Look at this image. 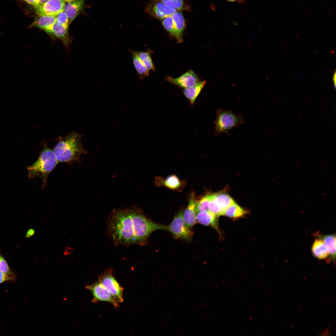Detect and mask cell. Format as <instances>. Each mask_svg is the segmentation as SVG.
I'll list each match as a JSON object with an SVG mask.
<instances>
[{
	"label": "cell",
	"mask_w": 336,
	"mask_h": 336,
	"mask_svg": "<svg viewBox=\"0 0 336 336\" xmlns=\"http://www.w3.org/2000/svg\"><path fill=\"white\" fill-rule=\"evenodd\" d=\"M105 233L115 245H145L151 234L158 230L166 231V226L148 218L142 208L134 205L114 209L106 223Z\"/></svg>",
	"instance_id": "cell-1"
},
{
	"label": "cell",
	"mask_w": 336,
	"mask_h": 336,
	"mask_svg": "<svg viewBox=\"0 0 336 336\" xmlns=\"http://www.w3.org/2000/svg\"><path fill=\"white\" fill-rule=\"evenodd\" d=\"M80 138L79 134L73 132L60 140L53 150L58 162L70 163L78 161L82 154L87 153Z\"/></svg>",
	"instance_id": "cell-2"
},
{
	"label": "cell",
	"mask_w": 336,
	"mask_h": 336,
	"mask_svg": "<svg viewBox=\"0 0 336 336\" xmlns=\"http://www.w3.org/2000/svg\"><path fill=\"white\" fill-rule=\"evenodd\" d=\"M58 162L53 150L44 147L37 160L27 167L29 178H40L43 184L42 189L47 184L49 175L55 167Z\"/></svg>",
	"instance_id": "cell-3"
},
{
	"label": "cell",
	"mask_w": 336,
	"mask_h": 336,
	"mask_svg": "<svg viewBox=\"0 0 336 336\" xmlns=\"http://www.w3.org/2000/svg\"><path fill=\"white\" fill-rule=\"evenodd\" d=\"M214 133L217 137H220L223 133L227 134L231 129L244 124L243 119L241 114H236L231 110L217 109L216 116L214 121Z\"/></svg>",
	"instance_id": "cell-4"
},
{
	"label": "cell",
	"mask_w": 336,
	"mask_h": 336,
	"mask_svg": "<svg viewBox=\"0 0 336 336\" xmlns=\"http://www.w3.org/2000/svg\"><path fill=\"white\" fill-rule=\"evenodd\" d=\"M183 214L182 210L177 213L170 224L166 226V231L170 232L175 238L189 241L192 239L193 232L184 222Z\"/></svg>",
	"instance_id": "cell-5"
},
{
	"label": "cell",
	"mask_w": 336,
	"mask_h": 336,
	"mask_svg": "<svg viewBox=\"0 0 336 336\" xmlns=\"http://www.w3.org/2000/svg\"><path fill=\"white\" fill-rule=\"evenodd\" d=\"M98 280L111 292L119 303L124 301V288L113 274V268H109L98 276Z\"/></svg>",
	"instance_id": "cell-6"
},
{
	"label": "cell",
	"mask_w": 336,
	"mask_h": 336,
	"mask_svg": "<svg viewBox=\"0 0 336 336\" xmlns=\"http://www.w3.org/2000/svg\"><path fill=\"white\" fill-rule=\"evenodd\" d=\"M85 288L90 291L93 295L92 303L100 301L108 302L117 308L119 306V303L109 290L98 280L94 283L85 286Z\"/></svg>",
	"instance_id": "cell-7"
},
{
	"label": "cell",
	"mask_w": 336,
	"mask_h": 336,
	"mask_svg": "<svg viewBox=\"0 0 336 336\" xmlns=\"http://www.w3.org/2000/svg\"><path fill=\"white\" fill-rule=\"evenodd\" d=\"M176 11L157 0H151L145 9V12L160 21Z\"/></svg>",
	"instance_id": "cell-8"
},
{
	"label": "cell",
	"mask_w": 336,
	"mask_h": 336,
	"mask_svg": "<svg viewBox=\"0 0 336 336\" xmlns=\"http://www.w3.org/2000/svg\"><path fill=\"white\" fill-rule=\"evenodd\" d=\"M65 5L63 0H48L45 3L34 7L38 15L56 16L64 11Z\"/></svg>",
	"instance_id": "cell-9"
},
{
	"label": "cell",
	"mask_w": 336,
	"mask_h": 336,
	"mask_svg": "<svg viewBox=\"0 0 336 336\" xmlns=\"http://www.w3.org/2000/svg\"><path fill=\"white\" fill-rule=\"evenodd\" d=\"M68 26L59 24L57 22L50 26L45 31L53 39L60 40L68 48L71 42L68 34Z\"/></svg>",
	"instance_id": "cell-10"
},
{
	"label": "cell",
	"mask_w": 336,
	"mask_h": 336,
	"mask_svg": "<svg viewBox=\"0 0 336 336\" xmlns=\"http://www.w3.org/2000/svg\"><path fill=\"white\" fill-rule=\"evenodd\" d=\"M166 79L169 82L184 89L190 87L199 82L197 76L192 70H189L177 78L169 76Z\"/></svg>",
	"instance_id": "cell-11"
},
{
	"label": "cell",
	"mask_w": 336,
	"mask_h": 336,
	"mask_svg": "<svg viewBox=\"0 0 336 336\" xmlns=\"http://www.w3.org/2000/svg\"><path fill=\"white\" fill-rule=\"evenodd\" d=\"M197 202L194 192L192 193L189 196L188 205L183 212V217L184 222L190 228L197 222V212L196 206Z\"/></svg>",
	"instance_id": "cell-12"
},
{
	"label": "cell",
	"mask_w": 336,
	"mask_h": 336,
	"mask_svg": "<svg viewBox=\"0 0 336 336\" xmlns=\"http://www.w3.org/2000/svg\"><path fill=\"white\" fill-rule=\"evenodd\" d=\"M218 217L209 211L199 212L197 213V222L201 225L213 228L220 235L218 226Z\"/></svg>",
	"instance_id": "cell-13"
},
{
	"label": "cell",
	"mask_w": 336,
	"mask_h": 336,
	"mask_svg": "<svg viewBox=\"0 0 336 336\" xmlns=\"http://www.w3.org/2000/svg\"><path fill=\"white\" fill-rule=\"evenodd\" d=\"M86 0H76L65 5L64 11L67 16L70 23L78 15L83 8Z\"/></svg>",
	"instance_id": "cell-14"
},
{
	"label": "cell",
	"mask_w": 336,
	"mask_h": 336,
	"mask_svg": "<svg viewBox=\"0 0 336 336\" xmlns=\"http://www.w3.org/2000/svg\"><path fill=\"white\" fill-rule=\"evenodd\" d=\"M174 23L176 37L179 43L183 40V35L185 28V23L184 16L179 11H176L171 15Z\"/></svg>",
	"instance_id": "cell-15"
},
{
	"label": "cell",
	"mask_w": 336,
	"mask_h": 336,
	"mask_svg": "<svg viewBox=\"0 0 336 336\" xmlns=\"http://www.w3.org/2000/svg\"><path fill=\"white\" fill-rule=\"evenodd\" d=\"M206 84V81L199 82L190 87L184 89L183 93L191 105H194L197 98Z\"/></svg>",
	"instance_id": "cell-16"
},
{
	"label": "cell",
	"mask_w": 336,
	"mask_h": 336,
	"mask_svg": "<svg viewBox=\"0 0 336 336\" xmlns=\"http://www.w3.org/2000/svg\"><path fill=\"white\" fill-rule=\"evenodd\" d=\"M128 50L131 54L133 65L140 80H142L145 77H148L149 71L142 62L135 51L131 49H129Z\"/></svg>",
	"instance_id": "cell-17"
},
{
	"label": "cell",
	"mask_w": 336,
	"mask_h": 336,
	"mask_svg": "<svg viewBox=\"0 0 336 336\" xmlns=\"http://www.w3.org/2000/svg\"><path fill=\"white\" fill-rule=\"evenodd\" d=\"M311 252L314 256L319 259H324L329 256L325 244L321 238L316 239L311 247Z\"/></svg>",
	"instance_id": "cell-18"
},
{
	"label": "cell",
	"mask_w": 336,
	"mask_h": 336,
	"mask_svg": "<svg viewBox=\"0 0 336 336\" xmlns=\"http://www.w3.org/2000/svg\"><path fill=\"white\" fill-rule=\"evenodd\" d=\"M56 16H41L38 15L33 23L29 27L39 28L45 31L50 26L56 21Z\"/></svg>",
	"instance_id": "cell-19"
},
{
	"label": "cell",
	"mask_w": 336,
	"mask_h": 336,
	"mask_svg": "<svg viewBox=\"0 0 336 336\" xmlns=\"http://www.w3.org/2000/svg\"><path fill=\"white\" fill-rule=\"evenodd\" d=\"M213 195L222 212V215L225 210L235 202L228 194L224 192L214 193L213 194Z\"/></svg>",
	"instance_id": "cell-20"
},
{
	"label": "cell",
	"mask_w": 336,
	"mask_h": 336,
	"mask_svg": "<svg viewBox=\"0 0 336 336\" xmlns=\"http://www.w3.org/2000/svg\"><path fill=\"white\" fill-rule=\"evenodd\" d=\"M247 213L248 212L246 210L235 202L225 210L223 215L236 219L244 217Z\"/></svg>",
	"instance_id": "cell-21"
},
{
	"label": "cell",
	"mask_w": 336,
	"mask_h": 336,
	"mask_svg": "<svg viewBox=\"0 0 336 336\" xmlns=\"http://www.w3.org/2000/svg\"><path fill=\"white\" fill-rule=\"evenodd\" d=\"M328 250L329 256L332 260H335L336 256V236L335 235L324 236L321 238Z\"/></svg>",
	"instance_id": "cell-22"
},
{
	"label": "cell",
	"mask_w": 336,
	"mask_h": 336,
	"mask_svg": "<svg viewBox=\"0 0 336 336\" xmlns=\"http://www.w3.org/2000/svg\"><path fill=\"white\" fill-rule=\"evenodd\" d=\"M135 52L142 62L149 71L155 70V67L151 57L152 50L148 49L145 51H135Z\"/></svg>",
	"instance_id": "cell-23"
},
{
	"label": "cell",
	"mask_w": 336,
	"mask_h": 336,
	"mask_svg": "<svg viewBox=\"0 0 336 336\" xmlns=\"http://www.w3.org/2000/svg\"><path fill=\"white\" fill-rule=\"evenodd\" d=\"M176 11L189 10V8L184 0H157Z\"/></svg>",
	"instance_id": "cell-24"
},
{
	"label": "cell",
	"mask_w": 336,
	"mask_h": 336,
	"mask_svg": "<svg viewBox=\"0 0 336 336\" xmlns=\"http://www.w3.org/2000/svg\"><path fill=\"white\" fill-rule=\"evenodd\" d=\"M165 29L176 38V36L174 23L171 15L168 16L161 21Z\"/></svg>",
	"instance_id": "cell-25"
},
{
	"label": "cell",
	"mask_w": 336,
	"mask_h": 336,
	"mask_svg": "<svg viewBox=\"0 0 336 336\" xmlns=\"http://www.w3.org/2000/svg\"><path fill=\"white\" fill-rule=\"evenodd\" d=\"M163 184L171 189H176L180 186V182L178 178L175 175H170L164 180Z\"/></svg>",
	"instance_id": "cell-26"
},
{
	"label": "cell",
	"mask_w": 336,
	"mask_h": 336,
	"mask_svg": "<svg viewBox=\"0 0 336 336\" xmlns=\"http://www.w3.org/2000/svg\"><path fill=\"white\" fill-rule=\"evenodd\" d=\"M211 194H206L198 202L196 206L197 213L203 211H209L208 204L210 199Z\"/></svg>",
	"instance_id": "cell-27"
},
{
	"label": "cell",
	"mask_w": 336,
	"mask_h": 336,
	"mask_svg": "<svg viewBox=\"0 0 336 336\" xmlns=\"http://www.w3.org/2000/svg\"><path fill=\"white\" fill-rule=\"evenodd\" d=\"M209 211L218 217L222 215V212L214 200L213 194H211V197L208 204Z\"/></svg>",
	"instance_id": "cell-28"
},
{
	"label": "cell",
	"mask_w": 336,
	"mask_h": 336,
	"mask_svg": "<svg viewBox=\"0 0 336 336\" xmlns=\"http://www.w3.org/2000/svg\"><path fill=\"white\" fill-rule=\"evenodd\" d=\"M0 272L15 277V274L10 269L6 261L2 256L0 257Z\"/></svg>",
	"instance_id": "cell-29"
},
{
	"label": "cell",
	"mask_w": 336,
	"mask_h": 336,
	"mask_svg": "<svg viewBox=\"0 0 336 336\" xmlns=\"http://www.w3.org/2000/svg\"><path fill=\"white\" fill-rule=\"evenodd\" d=\"M56 22L59 24L69 26V19L64 11H62L60 12L56 16Z\"/></svg>",
	"instance_id": "cell-30"
},
{
	"label": "cell",
	"mask_w": 336,
	"mask_h": 336,
	"mask_svg": "<svg viewBox=\"0 0 336 336\" xmlns=\"http://www.w3.org/2000/svg\"><path fill=\"white\" fill-rule=\"evenodd\" d=\"M15 278L14 277L0 272V284L6 281H12Z\"/></svg>",
	"instance_id": "cell-31"
},
{
	"label": "cell",
	"mask_w": 336,
	"mask_h": 336,
	"mask_svg": "<svg viewBox=\"0 0 336 336\" xmlns=\"http://www.w3.org/2000/svg\"><path fill=\"white\" fill-rule=\"evenodd\" d=\"M22 1H24L25 2L35 6H36L38 5V2L37 0H21Z\"/></svg>",
	"instance_id": "cell-32"
},
{
	"label": "cell",
	"mask_w": 336,
	"mask_h": 336,
	"mask_svg": "<svg viewBox=\"0 0 336 336\" xmlns=\"http://www.w3.org/2000/svg\"><path fill=\"white\" fill-rule=\"evenodd\" d=\"M332 79H333L334 87L335 88H336V71H335L334 72V73Z\"/></svg>",
	"instance_id": "cell-33"
},
{
	"label": "cell",
	"mask_w": 336,
	"mask_h": 336,
	"mask_svg": "<svg viewBox=\"0 0 336 336\" xmlns=\"http://www.w3.org/2000/svg\"><path fill=\"white\" fill-rule=\"evenodd\" d=\"M48 0H37L38 5L43 4L46 2Z\"/></svg>",
	"instance_id": "cell-34"
},
{
	"label": "cell",
	"mask_w": 336,
	"mask_h": 336,
	"mask_svg": "<svg viewBox=\"0 0 336 336\" xmlns=\"http://www.w3.org/2000/svg\"><path fill=\"white\" fill-rule=\"evenodd\" d=\"M64 2L68 3L72 2L76 0H63Z\"/></svg>",
	"instance_id": "cell-35"
},
{
	"label": "cell",
	"mask_w": 336,
	"mask_h": 336,
	"mask_svg": "<svg viewBox=\"0 0 336 336\" xmlns=\"http://www.w3.org/2000/svg\"><path fill=\"white\" fill-rule=\"evenodd\" d=\"M227 0V1H229V2H235V1H236L237 0Z\"/></svg>",
	"instance_id": "cell-36"
},
{
	"label": "cell",
	"mask_w": 336,
	"mask_h": 336,
	"mask_svg": "<svg viewBox=\"0 0 336 336\" xmlns=\"http://www.w3.org/2000/svg\"><path fill=\"white\" fill-rule=\"evenodd\" d=\"M1 256V254H0V256Z\"/></svg>",
	"instance_id": "cell-37"
}]
</instances>
